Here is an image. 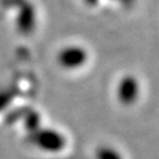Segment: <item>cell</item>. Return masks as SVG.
Returning a JSON list of instances; mask_svg holds the SVG:
<instances>
[{
	"instance_id": "6da1fadb",
	"label": "cell",
	"mask_w": 159,
	"mask_h": 159,
	"mask_svg": "<svg viewBox=\"0 0 159 159\" xmlns=\"http://www.w3.org/2000/svg\"><path fill=\"white\" fill-rule=\"evenodd\" d=\"M59 63L66 69H74L79 68L85 60H87V54L84 49L78 48V47H69L65 48L60 52L59 57Z\"/></svg>"
},
{
	"instance_id": "7a4b0ae2",
	"label": "cell",
	"mask_w": 159,
	"mask_h": 159,
	"mask_svg": "<svg viewBox=\"0 0 159 159\" xmlns=\"http://www.w3.org/2000/svg\"><path fill=\"white\" fill-rule=\"evenodd\" d=\"M138 94V84L135 79L125 78L120 82V85L118 87V98L123 103H133Z\"/></svg>"
},
{
	"instance_id": "3957f363",
	"label": "cell",
	"mask_w": 159,
	"mask_h": 159,
	"mask_svg": "<svg viewBox=\"0 0 159 159\" xmlns=\"http://www.w3.org/2000/svg\"><path fill=\"white\" fill-rule=\"evenodd\" d=\"M98 157H99V159H120L116 155V153L114 150H111V149H103V150H100V154Z\"/></svg>"
}]
</instances>
